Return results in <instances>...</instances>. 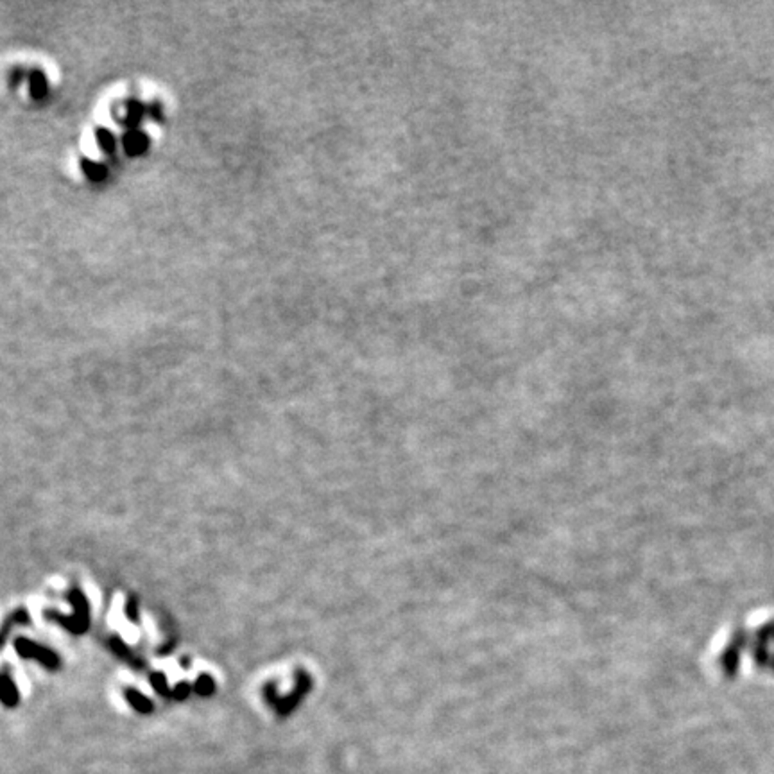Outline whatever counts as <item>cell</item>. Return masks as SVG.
Instances as JSON below:
<instances>
[{"label": "cell", "mask_w": 774, "mask_h": 774, "mask_svg": "<svg viewBox=\"0 0 774 774\" xmlns=\"http://www.w3.org/2000/svg\"><path fill=\"white\" fill-rule=\"evenodd\" d=\"M14 649L19 650V655L22 658H36L40 663H43L47 669H58L60 667V658L47 647L38 646L34 641L25 640V638H19L14 641Z\"/></svg>", "instance_id": "6da1fadb"}, {"label": "cell", "mask_w": 774, "mask_h": 774, "mask_svg": "<svg viewBox=\"0 0 774 774\" xmlns=\"http://www.w3.org/2000/svg\"><path fill=\"white\" fill-rule=\"evenodd\" d=\"M45 617L49 620H52V622H58L60 626H63L65 629H69L70 633H76V635H81V633H84L88 629V626H90V620L87 619H81L79 615H69V617H65V615H60L56 613V611H45Z\"/></svg>", "instance_id": "7a4b0ae2"}, {"label": "cell", "mask_w": 774, "mask_h": 774, "mask_svg": "<svg viewBox=\"0 0 774 774\" xmlns=\"http://www.w3.org/2000/svg\"><path fill=\"white\" fill-rule=\"evenodd\" d=\"M0 699L5 706H16L19 705V688L14 685L13 679L8 674L0 676Z\"/></svg>", "instance_id": "3957f363"}, {"label": "cell", "mask_w": 774, "mask_h": 774, "mask_svg": "<svg viewBox=\"0 0 774 774\" xmlns=\"http://www.w3.org/2000/svg\"><path fill=\"white\" fill-rule=\"evenodd\" d=\"M124 696L129 701V705L133 706L137 712H140V714H151L152 712L151 699H147L144 694H140V692L135 690V688H126Z\"/></svg>", "instance_id": "277c9868"}, {"label": "cell", "mask_w": 774, "mask_h": 774, "mask_svg": "<svg viewBox=\"0 0 774 774\" xmlns=\"http://www.w3.org/2000/svg\"><path fill=\"white\" fill-rule=\"evenodd\" d=\"M29 622H31V619H29V615H27V611H25V609H19V611H14L10 619L5 620V622L0 626V649L4 647L5 638H8V635H10V631H11V628H13V626H16V624H29Z\"/></svg>", "instance_id": "5b68a950"}, {"label": "cell", "mask_w": 774, "mask_h": 774, "mask_svg": "<svg viewBox=\"0 0 774 774\" xmlns=\"http://www.w3.org/2000/svg\"><path fill=\"white\" fill-rule=\"evenodd\" d=\"M194 690L203 697L212 696V694L216 692V681H214L208 674H203L201 678H197L196 685H194Z\"/></svg>", "instance_id": "8992f818"}, {"label": "cell", "mask_w": 774, "mask_h": 774, "mask_svg": "<svg viewBox=\"0 0 774 774\" xmlns=\"http://www.w3.org/2000/svg\"><path fill=\"white\" fill-rule=\"evenodd\" d=\"M151 685L152 688H155L160 696L163 697H172V690H169V685H167V678L163 676L161 672H155L151 674Z\"/></svg>", "instance_id": "52a82bcc"}, {"label": "cell", "mask_w": 774, "mask_h": 774, "mask_svg": "<svg viewBox=\"0 0 774 774\" xmlns=\"http://www.w3.org/2000/svg\"><path fill=\"white\" fill-rule=\"evenodd\" d=\"M190 688H192V687H190L188 683H179L178 687L172 690V697H174V699H178V701H183V699H187L188 694H190Z\"/></svg>", "instance_id": "ba28073f"}, {"label": "cell", "mask_w": 774, "mask_h": 774, "mask_svg": "<svg viewBox=\"0 0 774 774\" xmlns=\"http://www.w3.org/2000/svg\"><path fill=\"white\" fill-rule=\"evenodd\" d=\"M137 599L135 597H131V599H128V604H126V617H128L131 622H137L138 620V611H137Z\"/></svg>", "instance_id": "9c48e42d"}]
</instances>
